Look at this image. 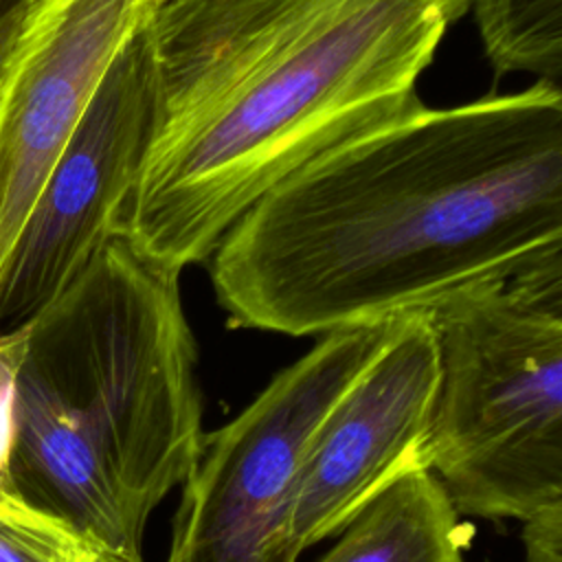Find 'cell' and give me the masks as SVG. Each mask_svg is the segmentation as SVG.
<instances>
[{
  "label": "cell",
  "instance_id": "6da1fadb",
  "mask_svg": "<svg viewBox=\"0 0 562 562\" xmlns=\"http://www.w3.org/2000/svg\"><path fill=\"white\" fill-rule=\"evenodd\" d=\"M562 255V92L422 101L259 195L211 255L231 325L325 336L501 285Z\"/></svg>",
  "mask_w": 562,
  "mask_h": 562
},
{
  "label": "cell",
  "instance_id": "7a4b0ae2",
  "mask_svg": "<svg viewBox=\"0 0 562 562\" xmlns=\"http://www.w3.org/2000/svg\"><path fill=\"white\" fill-rule=\"evenodd\" d=\"M470 0H162L147 13L154 121L116 220L147 259L204 263L270 187L408 110Z\"/></svg>",
  "mask_w": 562,
  "mask_h": 562
},
{
  "label": "cell",
  "instance_id": "3957f363",
  "mask_svg": "<svg viewBox=\"0 0 562 562\" xmlns=\"http://www.w3.org/2000/svg\"><path fill=\"white\" fill-rule=\"evenodd\" d=\"M24 327L11 492L143 562L149 514L206 437L180 272L112 235Z\"/></svg>",
  "mask_w": 562,
  "mask_h": 562
},
{
  "label": "cell",
  "instance_id": "277c9868",
  "mask_svg": "<svg viewBox=\"0 0 562 562\" xmlns=\"http://www.w3.org/2000/svg\"><path fill=\"white\" fill-rule=\"evenodd\" d=\"M428 314V465L457 514L522 522L562 503V255Z\"/></svg>",
  "mask_w": 562,
  "mask_h": 562
},
{
  "label": "cell",
  "instance_id": "5b68a950",
  "mask_svg": "<svg viewBox=\"0 0 562 562\" xmlns=\"http://www.w3.org/2000/svg\"><path fill=\"white\" fill-rule=\"evenodd\" d=\"M386 321L325 334L228 424L182 481L167 562H299L288 522L310 441Z\"/></svg>",
  "mask_w": 562,
  "mask_h": 562
},
{
  "label": "cell",
  "instance_id": "8992f818",
  "mask_svg": "<svg viewBox=\"0 0 562 562\" xmlns=\"http://www.w3.org/2000/svg\"><path fill=\"white\" fill-rule=\"evenodd\" d=\"M154 121L147 18L103 72L18 239L0 288V331L26 325L114 235Z\"/></svg>",
  "mask_w": 562,
  "mask_h": 562
},
{
  "label": "cell",
  "instance_id": "52a82bcc",
  "mask_svg": "<svg viewBox=\"0 0 562 562\" xmlns=\"http://www.w3.org/2000/svg\"><path fill=\"white\" fill-rule=\"evenodd\" d=\"M154 0H0V288L35 202Z\"/></svg>",
  "mask_w": 562,
  "mask_h": 562
},
{
  "label": "cell",
  "instance_id": "ba28073f",
  "mask_svg": "<svg viewBox=\"0 0 562 562\" xmlns=\"http://www.w3.org/2000/svg\"><path fill=\"white\" fill-rule=\"evenodd\" d=\"M437 393L439 353L430 314L386 321L380 342L323 417L305 452L288 522L294 560L338 536L397 481L430 472Z\"/></svg>",
  "mask_w": 562,
  "mask_h": 562
},
{
  "label": "cell",
  "instance_id": "9c48e42d",
  "mask_svg": "<svg viewBox=\"0 0 562 562\" xmlns=\"http://www.w3.org/2000/svg\"><path fill=\"white\" fill-rule=\"evenodd\" d=\"M472 529L432 472H413L356 514L316 562H465Z\"/></svg>",
  "mask_w": 562,
  "mask_h": 562
},
{
  "label": "cell",
  "instance_id": "30bf717a",
  "mask_svg": "<svg viewBox=\"0 0 562 562\" xmlns=\"http://www.w3.org/2000/svg\"><path fill=\"white\" fill-rule=\"evenodd\" d=\"M494 77H562V0H470Z\"/></svg>",
  "mask_w": 562,
  "mask_h": 562
},
{
  "label": "cell",
  "instance_id": "8fae6325",
  "mask_svg": "<svg viewBox=\"0 0 562 562\" xmlns=\"http://www.w3.org/2000/svg\"><path fill=\"white\" fill-rule=\"evenodd\" d=\"M0 562H123L66 520L0 490Z\"/></svg>",
  "mask_w": 562,
  "mask_h": 562
},
{
  "label": "cell",
  "instance_id": "7c38bea8",
  "mask_svg": "<svg viewBox=\"0 0 562 562\" xmlns=\"http://www.w3.org/2000/svg\"><path fill=\"white\" fill-rule=\"evenodd\" d=\"M26 327L0 331V490H9V461L13 448V404L15 380L24 356Z\"/></svg>",
  "mask_w": 562,
  "mask_h": 562
},
{
  "label": "cell",
  "instance_id": "4fadbf2b",
  "mask_svg": "<svg viewBox=\"0 0 562 562\" xmlns=\"http://www.w3.org/2000/svg\"><path fill=\"white\" fill-rule=\"evenodd\" d=\"M527 562H562V503L522 520Z\"/></svg>",
  "mask_w": 562,
  "mask_h": 562
},
{
  "label": "cell",
  "instance_id": "5bb4252c",
  "mask_svg": "<svg viewBox=\"0 0 562 562\" xmlns=\"http://www.w3.org/2000/svg\"><path fill=\"white\" fill-rule=\"evenodd\" d=\"M154 2H162V0H154Z\"/></svg>",
  "mask_w": 562,
  "mask_h": 562
}]
</instances>
